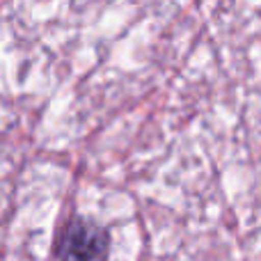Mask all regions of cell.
Returning <instances> with one entry per match:
<instances>
[{"label": "cell", "mask_w": 261, "mask_h": 261, "mask_svg": "<svg viewBox=\"0 0 261 261\" xmlns=\"http://www.w3.org/2000/svg\"><path fill=\"white\" fill-rule=\"evenodd\" d=\"M110 250V236L96 222L76 218L62 229L58 239L60 261H106Z\"/></svg>", "instance_id": "cell-1"}]
</instances>
